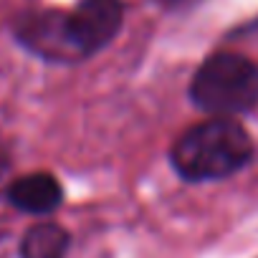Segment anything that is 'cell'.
Listing matches in <instances>:
<instances>
[{"instance_id":"52a82bcc","label":"cell","mask_w":258,"mask_h":258,"mask_svg":"<svg viewBox=\"0 0 258 258\" xmlns=\"http://www.w3.org/2000/svg\"><path fill=\"white\" fill-rule=\"evenodd\" d=\"M6 175H8V160L0 155V187H3V182H6Z\"/></svg>"},{"instance_id":"6da1fadb","label":"cell","mask_w":258,"mask_h":258,"mask_svg":"<svg viewBox=\"0 0 258 258\" xmlns=\"http://www.w3.org/2000/svg\"><path fill=\"white\" fill-rule=\"evenodd\" d=\"M253 142L230 116H215L190 126L172 147L175 170L190 182L223 180L248 165Z\"/></svg>"},{"instance_id":"3957f363","label":"cell","mask_w":258,"mask_h":258,"mask_svg":"<svg viewBox=\"0 0 258 258\" xmlns=\"http://www.w3.org/2000/svg\"><path fill=\"white\" fill-rule=\"evenodd\" d=\"M18 41L41 58L48 61H76L84 58L69 26V16L58 11H43L26 16L16 28Z\"/></svg>"},{"instance_id":"277c9868","label":"cell","mask_w":258,"mask_h":258,"mask_svg":"<svg viewBox=\"0 0 258 258\" xmlns=\"http://www.w3.org/2000/svg\"><path fill=\"white\" fill-rule=\"evenodd\" d=\"M124 18L121 0H81L74 13H69L71 36L81 56L101 51L119 31Z\"/></svg>"},{"instance_id":"7a4b0ae2","label":"cell","mask_w":258,"mask_h":258,"mask_svg":"<svg viewBox=\"0 0 258 258\" xmlns=\"http://www.w3.org/2000/svg\"><path fill=\"white\" fill-rule=\"evenodd\" d=\"M190 96L215 116L250 111L258 104V66L238 53H213L192 76Z\"/></svg>"},{"instance_id":"8992f818","label":"cell","mask_w":258,"mask_h":258,"mask_svg":"<svg viewBox=\"0 0 258 258\" xmlns=\"http://www.w3.org/2000/svg\"><path fill=\"white\" fill-rule=\"evenodd\" d=\"M69 233L53 223H38L21 240V258H66Z\"/></svg>"},{"instance_id":"5b68a950","label":"cell","mask_w":258,"mask_h":258,"mask_svg":"<svg viewBox=\"0 0 258 258\" xmlns=\"http://www.w3.org/2000/svg\"><path fill=\"white\" fill-rule=\"evenodd\" d=\"M63 190L58 180L48 172H33L26 177H18L8 185V200L13 208L31 213V215H46L53 213L61 205Z\"/></svg>"}]
</instances>
